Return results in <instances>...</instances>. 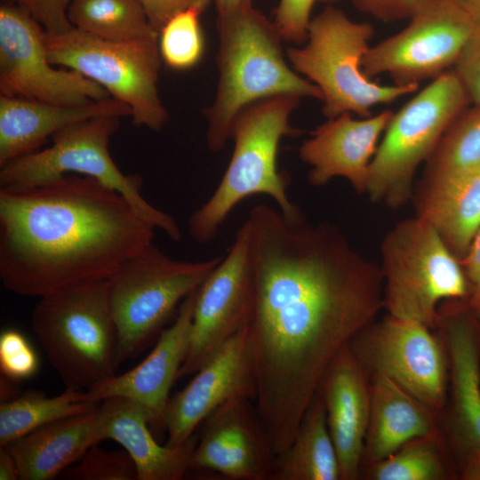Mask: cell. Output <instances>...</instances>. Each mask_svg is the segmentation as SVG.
<instances>
[{
	"instance_id": "1",
	"label": "cell",
	"mask_w": 480,
	"mask_h": 480,
	"mask_svg": "<svg viewBox=\"0 0 480 480\" xmlns=\"http://www.w3.org/2000/svg\"><path fill=\"white\" fill-rule=\"evenodd\" d=\"M255 404L275 453L291 444L335 355L384 308L380 267L326 223L250 210Z\"/></svg>"
},
{
	"instance_id": "2",
	"label": "cell",
	"mask_w": 480,
	"mask_h": 480,
	"mask_svg": "<svg viewBox=\"0 0 480 480\" xmlns=\"http://www.w3.org/2000/svg\"><path fill=\"white\" fill-rule=\"evenodd\" d=\"M154 236L122 195L92 177L0 189V279L21 296L107 281Z\"/></svg>"
},
{
	"instance_id": "3",
	"label": "cell",
	"mask_w": 480,
	"mask_h": 480,
	"mask_svg": "<svg viewBox=\"0 0 480 480\" xmlns=\"http://www.w3.org/2000/svg\"><path fill=\"white\" fill-rule=\"evenodd\" d=\"M217 28L220 78L215 100L204 111L211 150L225 147L236 116L256 101L283 94L323 100L316 84L289 68L276 24L252 4L218 14Z\"/></svg>"
},
{
	"instance_id": "4",
	"label": "cell",
	"mask_w": 480,
	"mask_h": 480,
	"mask_svg": "<svg viewBox=\"0 0 480 480\" xmlns=\"http://www.w3.org/2000/svg\"><path fill=\"white\" fill-rule=\"evenodd\" d=\"M300 97L276 95L244 108L235 118V148L228 168L213 194L188 220V231L199 244L211 242L231 211L244 199L266 195L291 220L302 217L287 195L289 177L277 168V151L284 136L301 132L290 124Z\"/></svg>"
},
{
	"instance_id": "5",
	"label": "cell",
	"mask_w": 480,
	"mask_h": 480,
	"mask_svg": "<svg viewBox=\"0 0 480 480\" xmlns=\"http://www.w3.org/2000/svg\"><path fill=\"white\" fill-rule=\"evenodd\" d=\"M31 328L67 388L88 390L116 375L117 333L108 280L38 299Z\"/></svg>"
},
{
	"instance_id": "6",
	"label": "cell",
	"mask_w": 480,
	"mask_h": 480,
	"mask_svg": "<svg viewBox=\"0 0 480 480\" xmlns=\"http://www.w3.org/2000/svg\"><path fill=\"white\" fill-rule=\"evenodd\" d=\"M373 34L370 23L353 21L340 9L327 5L311 19L307 44L287 50L293 69L321 91L322 110L328 119L347 112L369 117L373 107L419 89L420 85H384L365 76L362 62Z\"/></svg>"
},
{
	"instance_id": "7",
	"label": "cell",
	"mask_w": 480,
	"mask_h": 480,
	"mask_svg": "<svg viewBox=\"0 0 480 480\" xmlns=\"http://www.w3.org/2000/svg\"><path fill=\"white\" fill-rule=\"evenodd\" d=\"M121 116H101L75 123L52 137V144L0 166V189L36 188L66 174L95 179L122 195L140 216L172 241L181 239L176 220L148 203L141 194L142 179L124 174L115 164L108 145Z\"/></svg>"
},
{
	"instance_id": "8",
	"label": "cell",
	"mask_w": 480,
	"mask_h": 480,
	"mask_svg": "<svg viewBox=\"0 0 480 480\" xmlns=\"http://www.w3.org/2000/svg\"><path fill=\"white\" fill-rule=\"evenodd\" d=\"M460 261L427 220L416 216L400 221L381 244L384 308L388 315L436 329L440 303L468 298Z\"/></svg>"
},
{
	"instance_id": "9",
	"label": "cell",
	"mask_w": 480,
	"mask_h": 480,
	"mask_svg": "<svg viewBox=\"0 0 480 480\" xmlns=\"http://www.w3.org/2000/svg\"><path fill=\"white\" fill-rule=\"evenodd\" d=\"M222 258L181 261L153 243L108 279L117 333V363L132 358L160 333L177 306L198 289Z\"/></svg>"
},
{
	"instance_id": "10",
	"label": "cell",
	"mask_w": 480,
	"mask_h": 480,
	"mask_svg": "<svg viewBox=\"0 0 480 480\" xmlns=\"http://www.w3.org/2000/svg\"><path fill=\"white\" fill-rule=\"evenodd\" d=\"M469 103L451 68L394 112L370 165L369 197L393 208L404 204L419 165L428 161L447 128Z\"/></svg>"
},
{
	"instance_id": "11",
	"label": "cell",
	"mask_w": 480,
	"mask_h": 480,
	"mask_svg": "<svg viewBox=\"0 0 480 480\" xmlns=\"http://www.w3.org/2000/svg\"><path fill=\"white\" fill-rule=\"evenodd\" d=\"M49 60L102 86L131 110L132 124L158 132L168 120L157 83L161 68L158 40L114 42L74 27L46 33Z\"/></svg>"
},
{
	"instance_id": "12",
	"label": "cell",
	"mask_w": 480,
	"mask_h": 480,
	"mask_svg": "<svg viewBox=\"0 0 480 480\" xmlns=\"http://www.w3.org/2000/svg\"><path fill=\"white\" fill-rule=\"evenodd\" d=\"M476 25L456 0H424L396 34L370 46L362 68L398 85H420L451 69Z\"/></svg>"
},
{
	"instance_id": "13",
	"label": "cell",
	"mask_w": 480,
	"mask_h": 480,
	"mask_svg": "<svg viewBox=\"0 0 480 480\" xmlns=\"http://www.w3.org/2000/svg\"><path fill=\"white\" fill-rule=\"evenodd\" d=\"M348 346L366 372L384 375L442 412L449 392L444 344L426 325L388 315L356 334Z\"/></svg>"
},
{
	"instance_id": "14",
	"label": "cell",
	"mask_w": 480,
	"mask_h": 480,
	"mask_svg": "<svg viewBox=\"0 0 480 480\" xmlns=\"http://www.w3.org/2000/svg\"><path fill=\"white\" fill-rule=\"evenodd\" d=\"M0 92L60 105H84L110 97L77 71L55 68L47 53L46 31L11 0L0 7Z\"/></svg>"
},
{
	"instance_id": "15",
	"label": "cell",
	"mask_w": 480,
	"mask_h": 480,
	"mask_svg": "<svg viewBox=\"0 0 480 480\" xmlns=\"http://www.w3.org/2000/svg\"><path fill=\"white\" fill-rule=\"evenodd\" d=\"M255 302L251 227L246 220L225 256L197 289L188 356L178 379L195 374L250 323Z\"/></svg>"
},
{
	"instance_id": "16",
	"label": "cell",
	"mask_w": 480,
	"mask_h": 480,
	"mask_svg": "<svg viewBox=\"0 0 480 480\" xmlns=\"http://www.w3.org/2000/svg\"><path fill=\"white\" fill-rule=\"evenodd\" d=\"M436 329L449 364L441 428L457 460L480 450V316L464 300H446L438 308Z\"/></svg>"
},
{
	"instance_id": "17",
	"label": "cell",
	"mask_w": 480,
	"mask_h": 480,
	"mask_svg": "<svg viewBox=\"0 0 480 480\" xmlns=\"http://www.w3.org/2000/svg\"><path fill=\"white\" fill-rule=\"evenodd\" d=\"M201 425L190 469L231 480H272L276 454L252 399L232 397Z\"/></svg>"
},
{
	"instance_id": "18",
	"label": "cell",
	"mask_w": 480,
	"mask_h": 480,
	"mask_svg": "<svg viewBox=\"0 0 480 480\" xmlns=\"http://www.w3.org/2000/svg\"><path fill=\"white\" fill-rule=\"evenodd\" d=\"M195 374L168 402L164 418L168 446L188 441L196 428L228 399L245 396L255 402L249 324L228 339Z\"/></svg>"
},
{
	"instance_id": "19",
	"label": "cell",
	"mask_w": 480,
	"mask_h": 480,
	"mask_svg": "<svg viewBox=\"0 0 480 480\" xmlns=\"http://www.w3.org/2000/svg\"><path fill=\"white\" fill-rule=\"evenodd\" d=\"M196 292L180 304L173 323L160 332L147 357L130 371L85 390L88 402L100 404L112 396L130 398L146 410L150 428L165 430L169 393L190 347Z\"/></svg>"
},
{
	"instance_id": "20",
	"label": "cell",
	"mask_w": 480,
	"mask_h": 480,
	"mask_svg": "<svg viewBox=\"0 0 480 480\" xmlns=\"http://www.w3.org/2000/svg\"><path fill=\"white\" fill-rule=\"evenodd\" d=\"M393 113L386 109L355 119L347 112L319 125L299 150L300 159L311 167L308 182L320 187L335 177H343L356 192H366L378 141Z\"/></svg>"
},
{
	"instance_id": "21",
	"label": "cell",
	"mask_w": 480,
	"mask_h": 480,
	"mask_svg": "<svg viewBox=\"0 0 480 480\" xmlns=\"http://www.w3.org/2000/svg\"><path fill=\"white\" fill-rule=\"evenodd\" d=\"M316 392L324 404L340 480H356L361 477L369 424L371 381L348 343L330 363Z\"/></svg>"
},
{
	"instance_id": "22",
	"label": "cell",
	"mask_w": 480,
	"mask_h": 480,
	"mask_svg": "<svg viewBox=\"0 0 480 480\" xmlns=\"http://www.w3.org/2000/svg\"><path fill=\"white\" fill-rule=\"evenodd\" d=\"M99 405L100 439L120 444L132 459L138 480H180L190 470L196 436L178 446L160 445L146 410L123 396L104 399Z\"/></svg>"
},
{
	"instance_id": "23",
	"label": "cell",
	"mask_w": 480,
	"mask_h": 480,
	"mask_svg": "<svg viewBox=\"0 0 480 480\" xmlns=\"http://www.w3.org/2000/svg\"><path fill=\"white\" fill-rule=\"evenodd\" d=\"M101 116H130L131 110L112 97L84 105H60L0 95V166L40 149L67 126Z\"/></svg>"
},
{
	"instance_id": "24",
	"label": "cell",
	"mask_w": 480,
	"mask_h": 480,
	"mask_svg": "<svg viewBox=\"0 0 480 480\" xmlns=\"http://www.w3.org/2000/svg\"><path fill=\"white\" fill-rule=\"evenodd\" d=\"M100 442L98 405L40 427L4 447L15 460L19 479L49 480L60 476Z\"/></svg>"
},
{
	"instance_id": "25",
	"label": "cell",
	"mask_w": 480,
	"mask_h": 480,
	"mask_svg": "<svg viewBox=\"0 0 480 480\" xmlns=\"http://www.w3.org/2000/svg\"><path fill=\"white\" fill-rule=\"evenodd\" d=\"M439 423L440 412L412 396L391 379L372 375L363 465L385 459L410 440L441 431Z\"/></svg>"
},
{
	"instance_id": "26",
	"label": "cell",
	"mask_w": 480,
	"mask_h": 480,
	"mask_svg": "<svg viewBox=\"0 0 480 480\" xmlns=\"http://www.w3.org/2000/svg\"><path fill=\"white\" fill-rule=\"evenodd\" d=\"M417 216L430 223L462 260L480 229V164L445 178L423 180Z\"/></svg>"
},
{
	"instance_id": "27",
	"label": "cell",
	"mask_w": 480,
	"mask_h": 480,
	"mask_svg": "<svg viewBox=\"0 0 480 480\" xmlns=\"http://www.w3.org/2000/svg\"><path fill=\"white\" fill-rule=\"evenodd\" d=\"M272 480H340L324 404L317 392L306 408L291 444L276 455Z\"/></svg>"
},
{
	"instance_id": "28",
	"label": "cell",
	"mask_w": 480,
	"mask_h": 480,
	"mask_svg": "<svg viewBox=\"0 0 480 480\" xmlns=\"http://www.w3.org/2000/svg\"><path fill=\"white\" fill-rule=\"evenodd\" d=\"M372 480H450L459 478L458 467L443 430L416 437L395 452L369 464Z\"/></svg>"
},
{
	"instance_id": "29",
	"label": "cell",
	"mask_w": 480,
	"mask_h": 480,
	"mask_svg": "<svg viewBox=\"0 0 480 480\" xmlns=\"http://www.w3.org/2000/svg\"><path fill=\"white\" fill-rule=\"evenodd\" d=\"M67 16L74 28L105 40H158L139 0H73Z\"/></svg>"
},
{
	"instance_id": "30",
	"label": "cell",
	"mask_w": 480,
	"mask_h": 480,
	"mask_svg": "<svg viewBox=\"0 0 480 480\" xmlns=\"http://www.w3.org/2000/svg\"><path fill=\"white\" fill-rule=\"evenodd\" d=\"M99 404L87 401L85 391L65 388L55 396L29 391L0 404V445L55 420L95 409Z\"/></svg>"
},
{
	"instance_id": "31",
	"label": "cell",
	"mask_w": 480,
	"mask_h": 480,
	"mask_svg": "<svg viewBox=\"0 0 480 480\" xmlns=\"http://www.w3.org/2000/svg\"><path fill=\"white\" fill-rule=\"evenodd\" d=\"M423 180L445 178L480 164V106L463 110L428 159Z\"/></svg>"
},
{
	"instance_id": "32",
	"label": "cell",
	"mask_w": 480,
	"mask_h": 480,
	"mask_svg": "<svg viewBox=\"0 0 480 480\" xmlns=\"http://www.w3.org/2000/svg\"><path fill=\"white\" fill-rule=\"evenodd\" d=\"M202 12L196 8L180 12L160 29L159 53L170 68L189 69L202 59L204 52V37L199 20Z\"/></svg>"
},
{
	"instance_id": "33",
	"label": "cell",
	"mask_w": 480,
	"mask_h": 480,
	"mask_svg": "<svg viewBox=\"0 0 480 480\" xmlns=\"http://www.w3.org/2000/svg\"><path fill=\"white\" fill-rule=\"evenodd\" d=\"M75 480H135L136 466L125 451H108L92 445L60 475Z\"/></svg>"
},
{
	"instance_id": "34",
	"label": "cell",
	"mask_w": 480,
	"mask_h": 480,
	"mask_svg": "<svg viewBox=\"0 0 480 480\" xmlns=\"http://www.w3.org/2000/svg\"><path fill=\"white\" fill-rule=\"evenodd\" d=\"M36 352L20 331L5 329L0 334L1 374L15 381L32 378L38 371Z\"/></svg>"
},
{
	"instance_id": "35",
	"label": "cell",
	"mask_w": 480,
	"mask_h": 480,
	"mask_svg": "<svg viewBox=\"0 0 480 480\" xmlns=\"http://www.w3.org/2000/svg\"><path fill=\"white\" fill-rule=\"evenodd\" d=\"M332 4L339 0H280L275 9L276 24L283 40L299 45L307 42L310 13L316 2Z\"/></svg>"
},
{
	"instance_id": "36",
	"label": "cell",
	"mask_w": 480,
	"mask_h": 480,
	"mask_svg": "<svg viewBox=\"0 0 480 480\" xmlns=\"http://www.w3.org/2000/svg\"><path fill=\"white\" fill-rule=\"evenodd\" d=\"M452 70L464 86L470 102L480 106V27H476Z\"/></svg>"
},
{
	"instance_id": "37",
	"label": "cell",
	"mask_w": 480,
	"mask_h": 480,
	"mask_svg": "<svg viewBox=\"0 0 480 480\" xmlns=\"http://www.w3.org/2000/svg\"><path fill=\"white\" fill-rule=\"evenodd\" d=\"M25 8L48 34L71 28L67 12L73 0H11Z\"/></svg>"
},
{
	"instance_id": "38",
	"label": "cell",
	"mask_w": 480,
	"mask_h": 480,
	"mask_svg": "<svg viewBox=\"0 0 480 480\" xmlns=\"http://www.w3.org/2000/svg\"><path fill=\"white\" fill-rule=\"evenodd\" d=\"M359 12L381 21L410 19L424 0H350Z\"/></svg>"
},
{
	"instance_id": "39",
	"label": "cell",
	"mask_w": 480,
	"mask_h": 480,
	"mask_svg": "<svg viewBox=\"0 0 480 480\" xmlns=\"http://www.w3.org/2000/svg\"><path fill=\"white\" fill-rule=\"evenodd\" d=\"M151 25L159 33L174 15L190 8L204 12L212 0H139Z\"/></svg>"
},
{
	"instance_id": "40",
	"label": "cell",
	"mask_w": 480,
	"mask_h": 480,
	"mask_svg": "<svg viewBox=\"0 0 480 480\" xmlns=\"http://www.w3.org/2000/svg\"><path fill=\"white\" fill-rule=\"evenodd\" d=\"M461 261L468 286L466 302L480 316V229Z\"/></svg>"
},
{
	"instance_id": "41",
	"label": "cell",
	"mask_w": 480,
	"mask_h": 480,
	"mask_svg": "<svg viewBox=\"0 0 480 480\" xmlns=\"http://www.w3.org/2000/svg\"><path fill=\"white\" fill-rule=\"evenodd\" d=\"M459 478L462 480H480V450L471 451L456 460Z\"/></svg>"
},
{
	"instance_id": "42",
	"label": "cell",
	"mask_w": 480,
	"mask_h": 480,
	"mask_svg": "<svg viewBox=\"0 0 480 480\" xmlns=\"http://www.w3.org/2000/svg\"><path fill=\"white\" fill-rule=\"evenodd\" d=\"M19 479L15 460L9 451L4 447L0 448V480Z\"/></svg>"
},
{
	"instance_id": "43",
	"label": "cell",
	"mask_w": 480,
	"mask_h": 480,
	"mask_svg": "<svg viewBox=\"0 0 480 480\" xmlns=\"http://www.w3.org/2000/svg\"><path fill=\"white\" fill-rule=\"evenodd\" d=\"M215 4L217 13L224 14L241 7L252 4V0H212Z\"/></svg>"
},
{
	"instance_id": "44",
	"label": "cell",
	"mask_w": 480,
	"mask_h": 480,
	"mask_svg": "<svg viewBox=\"0 0 480 480\" xmlns=\"http://www.w3.org/2000/svg\"><path fill=\"white\" fill-rule=\"evenodd\" d=\"M16 382L4 375L1 376V402L9 401L18 396L17 388L13 384Z\"/></svg>"
},
{
	"instance_id": "45",
	"label": "cell",
	"mask_w": 480,
	"mask_h": 480,
	"mask_svg": "<svg viewBox=\"0 0 480 480\" xmlns=\"http://www.w3.org/2000/svg\"><path fill=\"white\" fill-rule=\"evenodd\" d=\"M470 15L477 27H480V0H456Z\"/></svg>"
}]
</instances>
